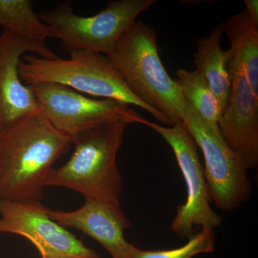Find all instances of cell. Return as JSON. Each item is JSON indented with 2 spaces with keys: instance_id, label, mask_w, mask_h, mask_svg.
<instances>
[{
  "instance_id": "ac0fdd59",
  "label": "cell",
  "mask_w": 258,
  "mask_h": 258,
  "mask_svg": "<svg viewBox=\"0 0 258 258\" xmlns=\"http://www.w3.org/2000/svg\"><path fill=\"white\" fill-rule=\"evenodd\" d=\"M245 10L252 19V21L258 26V1L257 0H244Z\"/></svg>"
},
{
  "instance_id": "5b68a950",
  "label": "cell",
  "mask_w": 258,
  "mask_h": 258,
  "mask_svg": "<svg viewBox=\"0 0 258 258\" xmlns=\"http://www.w3.org/2000/svg\"><path fill=\"white\" fill-rule=\"evenodd\" d=\"M155 0L112 1L98 14L82 17L74 13L71 1L52 11L37 14L69 52L86 50L111 55L125 32Z\"/></svg>"
},
{
  "instance_id": "7c38bea8",
  "label": "cell",
  "mask_w": 258,
  "mask_h": 258,
  "mask_svg": "<svg viewBox=\"0 0 258 258\" xmlns=\"http://www.w3.org/2000/svg\"><path fill=\"white\" fill-rule=\"evenodd\" d=\"M49 217L64 228L77 229L101 244L112 258H126L131 244L124 232L132 226L120 204L86 199L73 211L47 209Z\"/></svg>"
},
{
  "instance_id": "9c48e42d",
  "label": "cell",
  "mask_w": 258,
  "mask_h": 258,
  "mask_svg": "<svg viewBox=\"0 0 258 258\" xmlns=\"http://www.w3.org/2000/svg\"><path fill=\"white\" fill-rule=\"evenodd\" d=\"M40 200H0V233L25 237L41 257L101 258L49 217Z\"/></svg>"
},
{
  "instance_id": "4fadbf2b",
  "label": "cell",
  "mask_w": 258,
  "mask_h": 258,
  "mask_svg": "<svg viewBox=\"0 0 258 258\" xmlns=\"http://www.w3.org/2000/svg\"><path fill=\"white\" fill-rule=\"evenodd\" d=\"M222 32L220 25L214 28L208 37L197 40L194 64L208 83L224 112L230 101L232 83L228 71L230 52L222 49Z\"/></svg>"
},
{
  "instance_id": "9a60e30c",
  "label": "cell",
  "mask_w": 258,
  "mask_h": 258,
  "mask_svg": "<svg viewBox=\"0 0 258 258\" xmlns=\"http://www.w3.org/2000/svg\"><path fill=\"white\" fill-rule=\"evenodd\" d=\"M176 82L185 101L210 128L220 133L218 123L223 110L205 78L196 70L189 71L183 69L176 71Z\"/></svg>"
},
{
  "instance_id": "5bb4252c",
  "label": "cell",
  "mask_w": 258,
  "mask_h": 258,
  "mask_svg": "<svg viewBox=\"0 0 258 258\" xmlns=\"http://www.w3.org/2000/svg\"><path fill=\"white\" fill-rule=\"evenodd\" d=\"M231 47L228 66L243 70L249 87L258 98V26L245 9L221 24Z\"/></svg>"
},
{
  "instance_id": "277c9868",
  "label": "cell",
  "mask_w": 258,
  "mask_h": 258,
  "mask_svg": "<svg viewBox=\"0 0 258 258\" xmlns=\"http://www.w3.org/2000/svg\"><path fill=\"white\" fill-rule=\"evenodd\" d=\"M70 54V59L57 57L52 60L26 54L19 64L20 79L28 86L56 83L83 94L138 106L167 125L162 116L134 96L120 71L108 57L86 50L74 51Z\"/></svg>"
},
{
  "instance_id": "3957f363",
  "label": "cell",
  "mask_w": 258,
  "mask_h": 258,
  "mask_svg": "<svg viewBox=\"0 0 258 258\" xmlns=\"http://www.w3.org/2000/svg\"><path fill=\"white\" fill-rule=\"evenodd\" d=\"M128 125L123 122L112 123L74 139L72 156L64 165L50 171L44 188H67L85 199L120 204L123 180L116 158Z\"/></svg>"
},
{
  "instance_id": "52a82bcc",
  "label": "cell",
  "mask_w": 258,
  "mask_h": 258,
  "mask_svg": "<svg viewBox=\"0 0 258 258\" xmlns=\"http://www.w3.org/2000/svg\"><path fill=\"white\" fill-rule=\"evenodd\" d=\"M181 120L203 152L211 201L222 211H233L252 194L247 168L220 133L210 128L188 103Z\"/></svg>"
},
{
  "instance_id": "30bf717a",
  "label": "cell",
  "mask_w": 258,
  "mask_h": 258,
  "mask_svg": "<svg viewBox=\"0 0 258 258\" xmlns=\"http://www.w3.org/2000/svg\"><path fill=\"white\" fill-rule=\"evenodd\" d=\"M28 52L48 60L57 57L46 44L30 41L5 30L0 35V134L40 113L32 86L25 85L19 74V64Z\"/></svg>"
},
{
  "instance_id": "6da1fadb",
  "label": "cell",
  "mask_w": 258,
  "mask_h": 258,
  "mask_svg": "<svg viewBox=\"0 0 258 258\" xmlns=\"http://www.w3.org/2000/svg\"><path fill=\"white\" fill-rule=\"evenodd\" d=\"M71 144L41 112L0 134V200H40L47 174Z\"/></svg>"
},
{
  "instance_id": "8fae6325",
  "label": "cell",
  "mask_w": 258,
  "mask_h": 258,
  "mask_svg": "<svg viewBox=\"0 0 258 258\" xmlns=\"http://www.w3.org/2000/svg\"><path fill=\"white\" fill-rule=\"evenodd\" d=\"M232 91L228 105L219 121L220 135L244 166L258 164V98L249 87L243 70L228 66Z\"/></svg>"
},
{
  "instance_id": "d6986e66",
  "label": "cell",
  "mask_w": 258,
  "mask_h": 258,
  "mask_svg": "<svg viewBox=\"0 0 258 258\" xmlns=\"http://www.w3.org/2000/svg\"><path fill=\"white\" fill-rule=\"evenodd\" d=\"M42 258H71V257H42Z\"/></svg>"
},
{
  "instance_id": "8992f818",
  "label": "cell",
  "mask_w": 258,
  "mask_h": 258,
  "mask_svg": "<svg viewBox=\"0 0 258 258\" xmlns=\"http://www.w3.org/2000/svg\"><path fill=\"white\" fill-rule=\"evenodd\" d=\"M40 111L71 142L79 136L112 123L146 125L147 120L121 102L96 99L56 83L31 86Z\"/></svg>"
},
{
  "instance_id": "7a4b0ae2",
  "label": "cell",
  "mask_w": 258,
  "mask_h": 258,
  "mask_svg": "<svg viewBox=\"0 0 258 258\" xmlns=\"http://www.w3.org/2000/svg\"><path fill=\"white\" fill-rule=\"evenodd\" d=\"M107 57L134 96L162 116L167 125L182 121L187 103L162 63L154 29L136 22Z\"/></svg>"
},
{
  "instance_id": "ba28073f",
  "label": "cell",
  "mask_w": 258,
  "mask_h": 258,
  "mask_svg": "<svg viewBox=\"0 0 258 258\" xmlns=\"http://www.w3.org/2000/svg\"><path fill=\"white\" fill-rule=\"evenodd\" d=\"M166 141L174 152L186 187V202L178 207L171 230L181 238H189L195 227L215 230L222 217L210 206V191L205 170L198 154V146L184 122L169 127L147 120L146 125Z\"/></svg>"
},
{
  "instance_id": "2e32d148",
  "label": "cell",
  "mask_w": 258,
  "mask_h": 258,
  "mask_svg": "<svg viewBox=\"0 0 258 258\" xmlns=\"http://www.w3.org/2000/svg\"><path fill=\"white\" fill-rule=\"evenodd\" d=\"M0 26L37 43L55 38L52 30L35 14L31 0H0Z\"/></svg>"
},
{
  "instance_id": "e0dca14e",
  "label": "cell",
  "mask_w": 258,
  "mask_h": 258,
  "mask_svg": "<svg viewBox=\"0 0 258 258\" xmlns=\"http://www.w3.org/2000/svg\"><path fill=\"white\" fill-rule=\"evenodd\" d=\"M213 229L201 227L198 233L190 237L184 245L166 250H145L131 244L126 258H193L198 254L210 253L215 248Z\"/></svg>"
}]
</instances>
